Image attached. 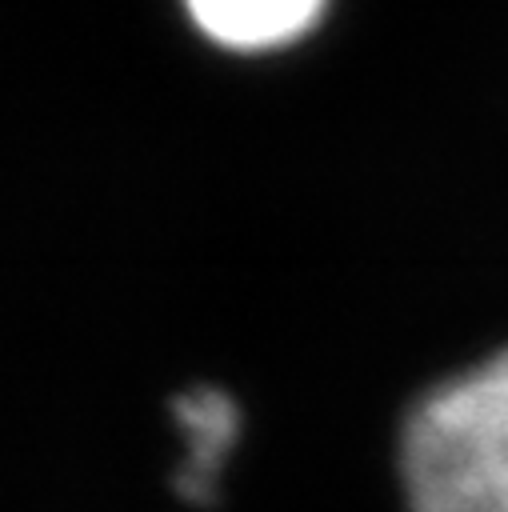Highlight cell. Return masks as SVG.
Wrapping results in <instances>:
<instances>
[{
    "instance_id": "6da1fadb",
    "label": "cell",
    "mask_w": 508,
    "mask_h": 512,
    "mask_svg": "<svg viewBox=\"0 0 508 512\" xmlns=\"http://www.w3.org/2000/svg\"><path fill=\"white\" fill-rule=\"evenodd\" d=\"M400 468L412 512H508V352L412 408Z\"/></svg>"
},
{
    "instance_id": "7a4b0ae2",
    "label": "cell",
    "mask_w": 508,
    "mask_h": 512,
    "mask_svg": "<svg viewBox=\"0 0 508 512\" xmlns=\"http://www.w3.org/2000/svg\"><path fill=\"white\" fill-rule=\"evenodd\" d=\"M324 0H188L200 32L228 48H272L300 36Z\"/></svg>"
},
{
    "instance_id": "3957f363",
    "label": "cell",
    "mask_w": 508,
    "mask_h": 512,
    "mask_svg": "<svg viewBox=\"0 0 508 512\" xmlns=\"http://www.w3.org/2000/svg\"><path fill=\"white\" fill-rule=\"evenodd\" d=\"M176 416L188 432V460L176 476L188 500H212L220 464L236 440V404L216 388H196L176 400Z\"/></svg>"
}]
</instances>
